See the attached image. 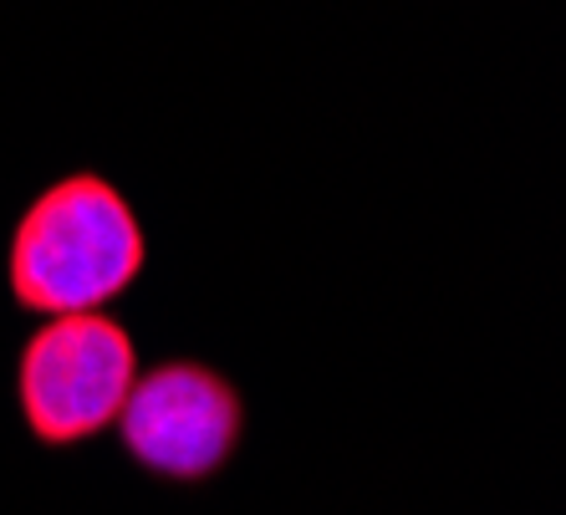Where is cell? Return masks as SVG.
Segmentation results:
<instances>
[{"label": "cell", "instance_id": "6da1fadb", "mask_svg": "<svg viewBox=\"0 0 566 515\" xmlns=\"http://www.w3.org/2000/svg\"><path fill=\"white\" fill-rule=\"evenodd\" d=\"M144 271V230L128 199L97 179L72 174L21 214L11 240V291L27 312L66 317L103 312Z\"/></svg>", "mask_w": 566, "mask_h": 515}, {"label": "cell", "instance_id": "7a4b0ae2", "mask_svg": "<svg viewBox=\"0 0 566 515\" xmlns=\"http://www.w3.org/2000/svg\"><path fill=\"white\" fill-rule=\"evenodd\" d=\"M138 383V353L128 332L103 312H66L27 343L21 357V403L46 444H77L118 423Z\"/></svg>", "mask_w": 566, "mask_h": 515}, {"label": "cell", "instance_id": "3957f363", "mask_svg": "<svg viewBox=\"0 0 566 515\" xmlns=\"http://www.w3.org/2000/svg\"><path fill=\"white\" fill-rule=\"evenodd\" d=\"M118 429L133 460L148 464L154 475L205 480L235 450L240 398L230 393L220 372L195 368V362H169L133 383Z\"/></svg>", "mask_w": 566, "mask_h": 515}]
</instances>
